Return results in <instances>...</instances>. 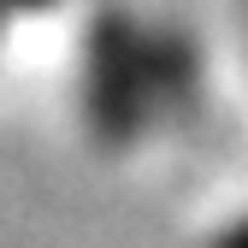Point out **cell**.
I'll list each match as a JSON object with an SVG mask.
<instances>
[{
    "label": "cell",
    "mask_w": 248,
    "mask_h": 248,
    "mask_svg": "<svg viewBox=\"0 0 248 248\" xmlns=\"http://www.w3.org/2000/svg\"><path fill=\"white\" fill-rule=\"evenodd\" d=\"M201 107V47L171 18L101 0L77 36V124L95 154H136Z\"/></svg>",
    "instance_id": "cell-1"
},
{
    "label": "cell",
    "mask_w": 248,
    "mask_h": 248,
    "mask_svg": "<svg viewBox=\"0 0 248 248\" xmlns=\"http://www.w3.org/2000/svg\"><path fill=\"white\" fill-rule=\"evenodd\" d=\"M195 248H248V207H236L231 219H219Z\"/></svg>",
    "instance_id": "cell-2"
},
{
    "label": "cell",
    "mask_w": 248,
    "mask_h": 248,
    "mask_svg": "<svg viewBox=\"0 0 248 248\" xmlns=\"http://www.w3.org/2000/svg\"><path fill=\"white\" fill-rule=\"evenodd\" d=\"M6 24H12V18H6V12H0V36H6Z\"/></svg>",
    "instance_id": "cell-4"
},
{
    "label": "cell",
    "mask_w": 248,
    "mask_h": 248,
    "mask_svg": "<svg viewBox=\"0 0 248 248\" xmlns=\"http://www.w3.org/2000/svg\"><path fill=\"white\" fill-rule=\"evenodd\" d=\"M59 0H0V12L6 18H30V12H53Z\"/></svg>",
    "instance_id": "cell-3"
}]
</instances>
